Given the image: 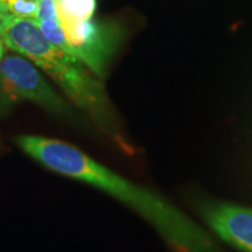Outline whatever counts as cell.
Here are the masks:
<instances>
[{
    "label": "cell",
    "mask_w": 252,
    "mask_h": 252,
    "mask_svg": "<svg viewBox=\"0 0 252 252\" xmlns=\"http://www.w3.org/2000/svg\"><path fill=\"white\" fill-rule=\"evenodd\" d=\"M17 144L50 171L84 182L116 197L146 220L172 252H223L216 241L157 191L132 182L64 141L20 135Z\"/></svg>",
    "instance_id": "obj_1"
},
{
    "label": "cell",
    "mask_w": 252,
    "mask_h": 252,
    "mask_svg": "<svg viewBox=\"0 0 252 252\" xmlns=\"http://www.w3.org/2000/svg\"><path fill=\"white\" fill-rule=\"evenodd\" d=\"M0 39L9 50L42 69L65 96L123 150H130L102 82L80 60L52 45L32 19L11 14L1 17Z\"/></svg>",
    "instance_id": "obj_2"
},
{
    "label": "cell",
    "mask_w": 252,
    "mask_h": 252,
    "mask_svg": "<svg viewBox=\"0 0 252 252\" xmlns=\"http://www.w3.org/2000/svg\"><path fill=\"white\" fill-rule=\"evenodd\" d=\"M20 100H31L47 111L70 117V105L42 76L33 62L21 55L0 60V109L8 110Z\"/></svg>",
    "instance_id": "obj_3"
},
{
    "label": "cell",
    "mask_w": 252,
    "mask_h": 252,
    "mask_svg": "<svg viewBox=\"0 0 252 252\" xmlns=\"http://www.w3.org/2000/svg\"><path fill=\"white\" fill-rule=\"evenodd\" d=\"M60 26L67 41L68 54L80 60L98 78L105 76L106 68L124 37L122 28L94 19Z\"/></svg>",
    "instance_id": "obj_4"
},
{
    "label": "cell",
    "mask_w": 252,
    "mask_h": 252,
    "mask_svg": "<svg viewBox=\"0 0 252 252\" xmlns=\"http://www.w3.org/2000/svg\"><path fill=\"white\" fill-rule=\"evenodd\" d=\"M197 209L220 241L239 252H252V208L203 198L197 202Z\"/></svg>",
    "instance_id": "obj_5"
},
{
    "label": "cell",
    "mask_w": 252,
    "mask_h": 252,
    "mask_svg": "<svg viewBox=\"0 0 252 252\" xmlns=\"http://www.w3.org/2000/svg\"><path fill=\"white\" fill-rule=\"evenodd\" d=\"M59 24L89 20L96 11V0H55Z\"/></svg>",
    "instance_id": "obj_6"
},
{
    "label": "cell",
    "mask_w": 252,
    "mask_h": 252,
    "mask_svg": "<svg viewBox=\"0 0 252 252\" xmlns=\"http://www.w3.org/2000/svg\"><path fill=\"white\" fill-rule=\"evenodd\" d=\"M8 14L23 19H34L36 0H0Z\"/></svg>",
    "instance_id": "obj_7"
},
{
    "label": "cell",
    "mask_w": 252,
    "mask_h": 252,
    "mask_svg": "<svg viewBox=\"0 0 252 252\" xmlns=\"http://www.w3.org/2000/svg\"><path fill=\"white\" fill-rule=\"evenodd\" d=\"M33 20H53L59 23L55 0H36V13Z\"/></svg>",
    "instance_id": "obj_8"
},
{
    "label": "cell",
    "mask_w": 252,
    "mask_h": 252,
    "mask_svg": "<svg viewBox=\"0 0 252 252\" xmlns=\"http://www.w3.org/2000/svg\"><path fill=\"white\" fill-rule=\"evenodd\" d=\"M6 14H8L7 11H6V8L4 7V5H2L1 1H0V18L4 17V15H6Z\"/></svg>",
    "instance_id": "obj_9"
},
{
    "label": "cell",
    "mask_w": 252,
    "mask_h": 252,
    "mask_svg": "<svg viewBox=\"0 0 252 252\" xmlns=\"http://www.w3.org/2000/svg\"><path fill=\"white\" fill-rule=\"evenodd\" d=\"M4 48H5L4 43H2L1 39H0V60H1L2 56H4Z\"/></svg>",
    "instance_id": "obj_10"
}]
</instances>
